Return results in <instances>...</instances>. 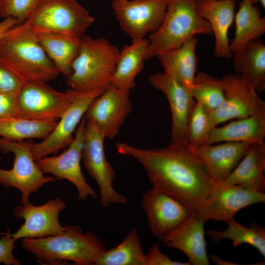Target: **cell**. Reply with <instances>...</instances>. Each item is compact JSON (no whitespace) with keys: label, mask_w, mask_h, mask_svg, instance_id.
<instances>
[{"label":"cell","mask_w":265,"mask_h":265,"mask_svg":"<svg viewBox=\"0 0 265 265\" xmlns=\"http://www.w3.org/2000/svg\"><path fill=\"white\" fill-rule=\"evenodd\" d=\"M265 142L251 144L239 163L224 181L229 185L264 192Z\"/></svg>","instance_id":"23"},{"label":"cell","mask_w":265,"mask_h":265,"mask_svg":"<svg viewBox=\"0 0 265 265\" xmlns=\"http://www.w3.org/2000/svg\"><path fill=\"white\" fill-rule=\"evenodd\" d=\"M34 143L32 139L15 141L0 137V151L14 155L12 168H0V184L6 188L19 189L22 204L28 202L30 195L44 185L55 181L54 177L45 176L36 165L32 154Z\"/></svg>","instance_id":"7"},{"label":"cell","mask_w":265,"mask_h":265,"mask_svg":"<svg viewBox=\"0 0 265 265\" xmlns=\"http://www.w3.org/2000/svg\"><path fill=\"white\" fill-rule=\"evenodd\" d=\"M129 0H112L111 6L112 8H114Z\"/></svg>","instance_id":"40"},{"label":"cell","mask_w":265,"mask_h":265,"mask_svg":"<svg viewBox=\"0 0 265 265\" xmlns=\"http://www.w3.org/2000/svg\"><path fill=\"white\" fill-rule=\"evenodd\" d=\"M214 125L211 112L195 102L190 112L186 132V142L191 149L206 145Z\"/></svg>","instance_id":"33"},{"label":"cell","mask_w":265,"mask_h":265,"mask_svg":"<svg viewBox=\"0 0 265 265\" xmlns=\"http://www.w3.org/2000/svg\"><path fill=\"white\" fill-rule=\"evenodd\" d=\"M86 118L83 116L78 126L71 144L58 156L45 157L35 161L36 164L45 174H51L55 179H66L76 187L78 198L85 201L88 196L98 198L95 191L87 182L81 167V153L83 145Z\"/></svg>","instance_id":"10"},{"label":"cell","mask_w":265,"mask_h":265,"mask_svg":"<svg viewBox=\"0 0 265 265\" xmlns=\"http://www.w3.org/2000/svg\"><path fill=\"white\" fill-rule=\"evenodd\" d=\"M148 46L146 38L133 40L120 51L110 85L120 89L131 90L135 87V79L144 67Z\"/></svg>","instance_id":"25"},{"label":"cell","mask_w":265,"mask_h":265,"mask_svg":"<svg viewBox=\"0 0 265 265\" xmlns=\"http://www.w3.org/2000/svg\"><path fill=\"white\" fill-rule=\"evenodd\" d=\"M15 240L11 236L9 229L0 238V263L6 265H19L21 262L16 259L13 251L16 247Z\"/></svg>","instance_id":"36"},{"label":"cell","mask_w":265,"mask_h":265,"mask_svg":"<svg viewBox=\"0 0 265 265\" xmlns=\"http://www.w3.org/2000/svg\"><path fill=\"white\" fill-rule=\"evenodd\" d=\"M197 42L196 37H193L180 46L162 53L157 56L163 72L190 90L197 68Z\"/></svg>","instance_id":"22"},{"label":"cell","mask_w":265,"mask_h":265,"mask_svg":"<svg viewBox=\"0 0 265 265\" xmlns=\"http://www.w3.org/2000/svg\"><path fill=\"white\" fill-rule=\"evenodd\" d=\"M236 0H197L200 15L210 25L214 36V54L220 58H230L228 33L235 18Z\"/></svg>","instance_id":"20"},{"label":"cell","mask_w":265,"mask_h":265,"mask_svg":"<svg viewBox=\"0 0 265 265\" xmlns=\"http://www.w3.org/2000/svg\"><path fill=\"white\" fill-rule=\"evenodd\" d=\"M251 144L221 142L191 149L200 157L215 183L224 182Z\"/></svg>","instance_id":"21"},{"label":"cell","mask_w":265,"mask_h":265,"mask_svg":"<svg viewBox=\"0 0 265 265\" xmlns=\"http://www.w3.org/2000/svg\"><path fill=\"white\" fill-rule=\"evenodd\" d=\"M227 228L223 231L210 230L207 234L214 242L223 238L231 241L234 247L242 244H249L255 248L264 258L265 257V228L258 224L253 223L245 227L232 218L227 222Z\"/></svg>","instance_id":"31"},{"label":"cell","mask_w":265,"mask_h":265,"mask_svg":"<svg viewBox=\"0 0 265 265\" xmlns=\"http://www.w3.org/2000/svg\"><path fill=\"white\" fill-rule=\"evenodd\" d=\"M169 0H129L113 8L122 29L132 39L144 38L160 26Z\"/></svg>","instance_id":"17"},{"label":"cell","mask_w":265,"mask_h":265,"mask_svg":"<svg viewBox=\"0 0 265 265\" xmlns=\"http://www.w3.org/2000/svg\"><path fill=\"white\" fill-rule=\"evenodd\" d=\"M78 93L71 89L58 91L43 81L24 83L17 97V116L41 121H58Z\"/></svg>","instance_id":"8"},{"label":"cell","mask_w":265,"mask_h":265,"mask_svg":"<svg viewBox=\"0 0 265 265\" xmlns=\"http://www.w3.org/2000/svg\"><path fill=\"white\" fill-rule=\"evenodd\" d=\"M190 91L195 101L211 111L218 108L224 99L222 79L203 71L196 73Z\"/></svg>","instance_id":"32"},{"label":"cell","mask_w":265,"mask_h":265,"mask_svg":"<svg viewBox=\"0 0 265 265\" xmlns=\"http://www.w3.org/2000/svg\"><path fill=\"white\" fill-rule=\"evenodd\" d=\"M18 95L0 92V118L17 116Z\"/></svg>","instance_id":"38"},{"label":"cell","mask_w":265,"mask_h":265,"mask_svg":"<svg viewBox=\"0 0 265 265\" xmlns=\"http://www.w3.org/2000/svg\"><path fill=\"white\" fill-rule=\"evenodd\" d=\"M235 36L230 49L233 53L265 33V18L252 0H241L235 16Z\"/></svg>","instance_id":"27"},{"label":"cell","mask_w":265,"mask_h":265,"mask_svg":"<svg viewBox=\"0 0 265 265\" xmlns=\"http://www.w3.org/2000/svg\"><path fill=\"white\" fill-rule=\"evenodd\" d=\"M105 137L92 121L86 119L81 159L88 173L98 185L101 205L123 204L127 199L117 192L112 185L116 172L108 162L104 150Z\"/></svg>","instance_id":"9"},{"label":"cell","mask_w":265,"mask_h":265,"mask_svg":"<svg viewBox=\"0 0 265 265\" xmlns=\"http://www.w3.org/2000/svg\"><path fill=\"white\" fill-rule=\"evenodd\" d=\"M117 152L137 160L153 187L196 211L214 184L204 163L185 141H172L160 149H141L126 143L116 144Z\"/></svg>","instance_id":"1"},{"label":"cell","mask_w":265,"mask_h":265,"mask_svg":"<svg viewBox=\"0 0 265 265\" xmlns=\"http://www.w3.org/2000/svg\"><path fill=\"white\" fill-rule=\"evenodd\" d=\"M95 265H147L137 229L133 227L116 246L106 249Z\"/></svg>","instance_id":"30"},{"label":"cell","mask_w":265,"mask_h":265,"mask_svg":"<svg viewBox=\"0 0 265 265\" xmlns=\"http://www.w3.org/2000/svg\"><path fill=\"white\" fill-rule=\"evenodd\" d=\"M205 222L194 210L161 240L166 247L183 252L188 258L190 265H208L209 260L204 230Z\"/></svg>","instance_id":"19"},{"label":"cell","mask_w":265,"mask_h":265,"mask_svg":"<svg viewBox=\"0 0 265 265\" xmlns=\"http://www.w3.org/2000/svg\"><path fill=\"white\" fill-rule=\"evenodd\" d=\"M0 64L24 83L47 82L60 74L35 33L23 23L10 28L0 39Z\"/></svg>","instance_id":"2"},{"label":"cell","mask_w":265,"mask_h":265,"mask_svg":"<svg viewBox=\"0 0 265 265\" xmlns=\"http://www.w3.org/2000/svg\"><path fill=\"white\" fill-rule=\"evenodd\" d=\"M148 81L153 87L165 95L169 104L172 141H186L187 122L196 102L190 90L164 72L150 75Z\"/></svg>","instance_id":"18"},{"label":"cell","mask_w":265,"mask_h":265,"mask_svg":"<svg viewBox=\"0 0 265 265\" xmlns=\"http://www.w3.org/2000/svg\"><path fill=\"white\" fill-rule=\"evenodd\" d=\"M106 89L78 92L50 134L41 142L33 144L32 154L35 161L51 154L55 155L71 144L74 138L73 133L88 107Z\"/></svg>","instance_id":"13"},{"label":"cell","mask_w":265,"mask_h":265,"mask_svg":"<svg viewBox=\"0 0 265 265\" xmlns=\"http://www.w3.org/2000/svg\"><path fill=\"white\" fill-rule=\"evenodd\" d=\"M57 121H41L19 116L0 118V137L15 141L46 138Z\"/></svg>","instance_id":"29"},{"label":"cell","mask_w":265,"mask_h":265,"mask_svg":"<svg viewBox=\"0 0 265 265\" xmlns=\"http://www.w3.org/2000/svg\"><path fill=\"white\" fill-rule=\"evenodd\" d=\"M234 53L233 65L237 74L243 77L257 91L265 90V45L254 39Z\"/></svg>","instance_id":"26"},{"label":"cell","mask_w":265,"mask_h":265,"mask_svg":"<svg viewBox=\"0 0 265 265\" xmlns=\"http://www.w3.org/2000/svg\"><path fill=\"white\" fill-rule=\"evenodd\" d=\"M23 84L16 76L0 64V92L18 95Z\"/></svg>","instance_id":"35"},{"label":"cell","mask_w":265,"mask_h":265,"mask_svg":"<svg viewBox=\"0 0 265 265\" xmlns=\"http://www.w3.org/2000/svg\"><path fill=\"white\" fill-rule=\"evenodd\" d=\"M19 24L18 21L11 17H6L0 22V39L10 28Z\"/></svg>","instance_id":"39"},{"label":"cell","mask_w":265,"mask_h":265,"mask_svg":"<svg viewBox=\"0 0 265 265\" xmlns=\"http://www.w3.org/2000/svg\"><path fill=\"white\" fill-rule=\"evenodd\" d=\"M120 51L104 38L84 35L79 53L66 78L67 85L77 92L106 89L110 85Z\"/></svg>","instance_id":"4"},{"label":"cell","mask_w":265,"mask_h":265,"mask_svg":"<svg viewBox=\"0 0 265 265\" xmlns=\"http://www.w3.org/2000/svg\"><path fill=\"white\" fill-rule=\"evenodd\" d=\"M94 21L76 0H42L23 24L35 32L81 39Z\"/></svg>","instance_id":"6"},{"label":"cell","mask_w":265,"mask_h":265,"mask_svg":"<svg viewBox=\"0 0 265 265\" xmlns=\"http://www.w3.org/2000/svg\"><path fill=\"white\" fill-rule=\"evenodd\" d=\"M42 0H0V17H11L22 24Z\"/></svg>","instance_id":"34"},{"label":"cell","mask_w":265,"mask_h":265,"mask_svg":"<svg viewBox=\"0 0 265 265\" xmlns=\"http://www.w3.org/2000/svg\"><path fill=\"white\" fill-rule=\"evenodd\" d=\"M265 202L264 192L224 182L214 183L208 195L196 212L205 221L227 222L240 210L251 205Z\"/></svg>","instance_id":"11"},{"label":"cell","mask_w":265,"mask_h":265,"mask_svg":"<svg viewBox=\"0 0 265 265\" xmlns=\"http://www.w3.org/2000/svg\"><path fill=\"white\" fill-rule=\"evenodd\" d=\"M132 106L130 90L110 85L92 102L84 117L96 125L105 139L111 140L118 134Z\"/></svg>","instance_id":"14"},{"label":"cell","mask_w":265,"mask_h":265,"mask_svg":"<svg viewBox=\"0 0 265 265\" xmlns=\"http://www.w3.org/2000/svg\"><path fill=\"white\" fill-rule=\"evenodd\" d=\"M22 247L33 255L42 265H62L71 261L78 265H95L106 249L92 232L84 233L77 226H64L57 235L42 238H24Z\"/></svg>","instance_id":"3"},{"label":"cell","mask_w":265,"mask_h":265,"mask_svg":"<svg viewBox=\"0 0 265 265\" xmlns=\"http://www.w3.org/2000/svg\"><path fill=\"white\" fill-rule=\"evenodd\" d=\"M141 205L150 233L160 239L194 211L177 198L153 187L143 193Z\"/></svg>","instance_id":"15"},{"label":"cell","mask_w":265,"mask_h":265,"mask_svg":"<svg viewBox=\"0 0 265 265\" xmlns=\"http://www.w3.org/2000/svg\"><path fill=\"white\" fill-rule=\"evenodd\" d=\"M147 265H190L189 262L174 261L162 253L158 242L154 243L146 254Z\"/></svg>","instance_id":"37"},{"label":"cell","mask_w":265,"mask_h":265,"mask_svg":"<svg viewBox=\"0 0 265 265\" xmlns=\"http://www.w3.org/2000/svg\"><path fill=\"white\" fill-rule=\"evenodd\" d=\"M197 0H169L164 18L150 35L145 60L176 48L198 34H210L209 22L199 14Z\"/></svg>","instance_id":"5"},{"label":"cell","mask_w":265,"mask_h":265,"mask_svg":"<svg viewBox=\"0 0 265 265\" xmlns=\"http://www.w3.org/2000/svg\"><path fill=\"white\" fill-rule=\"evenodd\" d=\"M34 32L59 73L66 78L68 77L72 73V66L79 53L81 39L50 33Z\"/></svg>","instance_id":"28"},{"label":"cell","mask_w":265,"mask_h":265,"mask_svg":"<svg viewBox=\"0 0 265 265\" xmlns=\"http://www.w3.org/2000/svg\"><path fill=\"white\" fill-rule=\"evenodd\" d=\"M260 3V4L264 7H265V0H252Z\"/></svg>","instance_id":"41"},{"label":"cell","mask_w":265,"mask_h":265,"mask_svg":"<svg viewBox=\"0 0 265 265\" xmlns=\"http://www.w3.org/2000/svg\"><path fill=\"white\" fill-rule=\"evenodd\" d=\"M66 207L60 197L49 200L45 204L35 206L29 202L17 205L13 211L14 217L24 219V224L11 237L16 241L24 238H42L62 233L64 226L60 224L58 216Z\"/></svg>","instance_id":"16"},{"label":"cell","mask_w":265,"mask_h":265,"mask_svg":"<svg viewBox=\"0 0 265 265\" xmlns=\"http://www.w3.org/2000/svg\"><path fill=\"white\" fill-rule=\"evenodd\" d=\"M230 121L222 126L214 127L206 145L227 141L250 144L265 142V112Z\"/></svg>","instance_id":"24"},{"label":"cell","mask_w":265,"mask_h":265,"mask_svg":"<svg viewBox=\"0 0 265 265\" xmlns=\"http://www.w3.org/2000/svg\"><path fill=\"white\" fill-rule=\"evenodd\" d=\"M222 79L224 101L218 108L211 111L215 127L228 121L265 112V102L243 77L238 74H228Z\"/></svg>","instance_id":"12"},{"label":"cell","mask_w":265,"mask_h":265,"mask_svg":"<svg viewBox=\"0 0 265 265\" xmlns=\"http://www.w3.org/2000/svg\"></svg>","instance_id":"42"}]
</instances>
